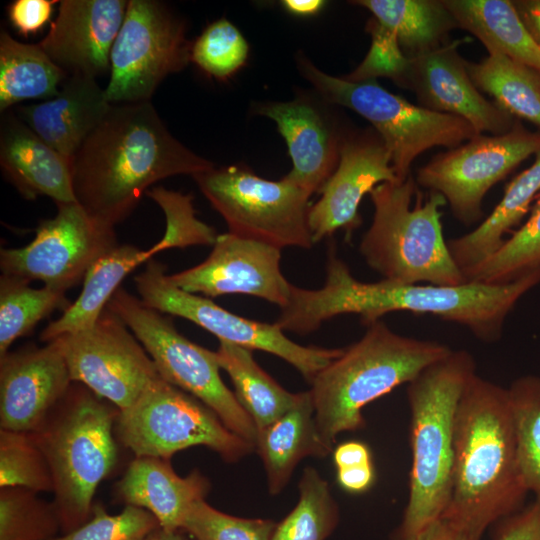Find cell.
I'll return each mask as SVG.
<instances>
[{"instance_id": "6da1fadb", "label": "cell", "mask_w": 540, "mask_h": 540, "mask_svg": "<svg viewBox=\"0 0 540 540\" xmlns=\"http://www.w3.org/2000/svg\"><path fill=\"white\" fill-rule=\"evenodd\" d=\"M326 280L319 289L292 285L288 304L277 322L284 331L306 335L342 314H357L366 327L387 313L431 314L466 327L485 343L498 341L508 314L519 299L540 283V266L500 284L467 281L456 286L362 282L331 246Z\"/></svg>"}, {"instance_id": "7a4b0ae2", "label": "cell", "mask_w": 540, "mask_h": 540, "mask_svg": "<svg viewBox=\"0 0 540 540\" xmlns=\"http://www.w3.org/2000/svg\"><path fill=\"white\" fill-rule=\"evenodd\" d=\"M214 166L170 133L150 101L112 104L71 161L73 192L88 214L115 227L154 183Z\"/></svg>"}, {"instance_id": "3957f363", "label": "cell", "mask_w": 540, "mask_h": 540, "mask_svg": "<svg viewBox=\"0 0 540 540\" xmlns=\"http://www.w3.org/2000/svg\"><path fill=\"white\" fill-rule=\"evenodd\" d=\"M527 494L507 388L476 374L457 408L452 492L441 518L480 540L488 527L521 510Z\"/></svg>"}, {"instance_id": "277c9868", "label": "cell", "mask_w": 540, "mask_h": 540, "mask_svg": "<svg viewBox=\"0 0 540 540\" xmlns=\"http://www.w3.org/2000/svg\"><path fill=\"white\" fill-rule=\"evenodd\" d=\"M475 375L474 357L460 349L429 365L408 383L412 454L409 497L391 540H416L447 509L452 492L457 408Z\"/></svg>"}, {"instance_id": "5b68a950", "label": "cell", "mask_w": 540, "mask_h": 540, "mask_svg": "<svg viewBox=\"0 0 540 540\" xmlns=\"http://www.w3.org/2000/svg\"><path fill=\"white\" fill-rule=\"evenodd\" d=\"M447 345L400 335L378 320L313 379L315 421L333 449L339 434L365 427L362 409L447 356Z\"/></svg>"}, {"instance_id": "8992f818", "label": "cell", "mask_w": 540, "mask_h": 540, "mask_svg": "<svg viewBox=\"0 0 540 540\" xmlns=\"http://www.w3.org/2000/svg\"><path fill=\"white\" fill-rule=\"evenodd\" d=\"M119 409L73 382L41 427L32 432L53 479V503L61 532L84 524L98 485L117 463L114 428Z\"/></svg>"}, {"instance_id": "52a82bcc", "label": "cell", "mask_w": 540, "mask_h": 540, "mask_svg": "<svg viewBox=\"0 0 540 540\" xmlns=\"http://www.w3.org/2000/svg\"><path fill=\"white\" fill-rule=\"evenodd\" d=\"M369 195L373 219L359 251L383 280L440 286L467 282L444 239L441 207L447 202L441 194L429 191L422 201L410 174L377 185Z\"/></svg>"}, {"instance_id": "ba28073f", "label": "cell", "mask_w": 540, "mask_h": 540, "mask_svg": "<svg viewBox=\"0 0 540 540\" xmlns=\"http://www.w3.org/2000/svg\"><path fill=\"white\" fill-rule=\"evenodd\" d=\"M301 75L327 102L365 118L386 145L398 180L410 175L413 161L435 146L455 148L477 135L465 119L417 106L379 85L353 82L323 72L305 55L296 58Z\"/></svg>"}, {"instance_id": "9c48e42d", "label": "cell", "mask_w": 540, "mask_h": 540, "mask_svg": "<svg viewBox=\"0 0 540 540\" xmlns=\"http://www.w3.org/2000/svg\"><path fill=\"white\" fill-rule=\"evenodd\" d=\"M132 331L162 379L212 409L235 434L256 448L257 428L220 376L216 352L185 336L164 314L119 288L106 307Z\"/></svg>"}, {"instance_id": "30bf717a", "label": "cell", "mask_w": 540, "mask_h": 540, "mask_svg": "<svg viewBox=\"0 0 540 540\" xmlns=\"http://www.w3.org/2000/svg\"><path fill=\"white\" fill-rule=\"evenodd\" d=\"M192 177L229 233L280 249H310L314 244L308 223L311 194L286 176L268 180L235 164Z\"/></svg>"}, {"instance_id": "8fae6325", "label": "cell", "mask_w": 540, "mask_h": 540, "mask_svg": "<svg viewBox=\"0 0 540 540\" xmlns=\"http://www.w3.org/2000/svg\"><path fill=\"white\" fill-rule=\"evenodd\" d=\"M115 431L135 457L170 459L181 450L205 446L232 463L255 449L202 401L161 377L119 411Z\"/></svg>"}, {"instance_id": "7c38bea8", "label": "cell", "mask_w": 540, "mask_h": 540, "mask_svg": "<svg viewBox=\"0 0 540 540\" xmlns=\"http://www.w3.org/2000/svg\"><path fill=\"white\" fill-rule=\"evenodd\" d=\"M167 275L166 266L152 258L135 276V287L144 305L162 314L187 319L215 335L219 341L273 354L296 368L309 383L343 352L339 348L297 344L276 323L236 315L206 297L178 288Z\"/></svg>"}, {"instance_id": "4fadbf2b", "label": "cell", "mask_w": 540, "mask_h": 540, "mask_svg": "<svg viewBox=\"0 0 540 540\" xmlns=\"http://www.w3.org/2000/svg\"><path fill=\"white\" fill-rule=\"evenodd\" d=\"M185 22L163 2L129 0L110 54L111 104L150 101L159 84L191 61Z\"/></svg>"}, {"instance_id": "5bb4252c", "label": "cell", "mask_w": 540, "mask_h": 540, "mask_svg": "<svg viewBox=\"0 0 540 540\" xmlns=\"http://www.w3.org/2000/svg\"><path fill=\"white\" fill-rule=\"evenodd\" d=\"M540 152V132L518 120L500 135L477 134L463 144L435 155L420 167L416 183L441 194L454 217L465 225L483 217L485 194L521 162Z\"/></svg>"}, {"instance_id": "9a60e30c", "label": "cell", "mask_w": 540, "mask_h": 540, "mask_svg": "<svg viewBox=\"0 0 540 540\" xmlns=\"http://www.w3.org/2000/svg\"><path fill=\"white\" fill-rule=\"evenodd\" d=\"M56 206V215L38 224L31 242L18 248H1L3 275L41 281L44 286L66 292L119 244L115 227L92 217L77 202Z\"/></svg>"}, {"instance_id": "2e32d148", "label": "cell", "mask_w": 540, "mask_h": 540, "mask_svg": "<svg viewBox=\"0 0 540 540\" xmlns=\"http://www.w3.org/2000/svg\"><path fill=\"white\" fill-rule=\"evenodd\" d=\"M52 341L60 349L72 381L120 411L161 377L136 336L107 308L92 327Z\"/></svg>"}, {"instance_id": "e0dca14e", "label": "cell", "mask_w": 540, "mask_h": 540, "mask_svg": "<svg viewBox=\"0 0 540 540\" xmlns=\"http://www.w3.org/2000/svg\"><path fill=\"white\" fill-rule=\"evenodd\" d=\"M280 262V248L227 232L218 235L203 262L167 278L189 293L250 295L281 309L289 302L293 284L282 274Z\"/></svg>"}, {"instance_id": "ac0fdd59", "label": "cell", "mask_w": 540, "mask_h": 540, "mask_svg": "<svg viewBox=\"0 0 540 540\" xmlns=\"http://www.w3.org/2000/svg\"><path fill=\"white\" fill-rule=\"evenodd\" d=\"M398 180L390 153L373 128L344 133L338 165L310 206L308 223L314 243L343 230L346 239L362 224V198L377 185Z\"/></svg>"}, {"instance_id": "d6986e66", "label": "cell", "mask_w": 540, "mask_h": 540, "mask_svg": "<svg viewBox=\"0 0 540 540\" xmlns=\"http://www.w3.org/2000/svg\"><path fill=\"white\" fill-rule=\"evenodd\" d=\"M332 104L314 93L299 92L285 102H260L256 114L270 118L287 143L292 170L286 177L311 195L319 192L335 171L346 128Z\"/></svg>"}, {"instance_id": "ffe728a7", "label": "cell", "mask_w": 540, "mask_h": 540, "mask_svg": "<svg viewBox=\"0 0 540 540\" xmlns=\"http://www.w3.org/2000/svg\"><path fill=\"white\" fill-rule=\"evenodd\" d=\"M466 41L446 42L409 58L400 87L413 91L424 108L465 119L478 134H504L516 119L487 100L472 82L466 61L458 53V47Z\"/></svg>"}, {"instance_id": "44dd1931", "label": "cell", "mask_w": 540, "mask_h": 540, "mask_svg": "<svg viewBox=\"0 0 540 540\" xmlns=\"http://www.w3.org/2000/svg\"><path fill=\"white\" fill-rule=\"evenodd\" d=\"M73 383L54 341L0 357V427L35 432Z\"/></svg>"}, {"instance_id": "7402d4cb", "label": "cell", "mask_w": 540, "mask_h": 540, "mask_svg": "<svg viewBox=\"0 0 540 540\" xmlns=\"http://www.w3.org/2000/svg\"><path fill=\"white\" fill-rule=\"evenodd\" d=\"M127 4L126 0H62L38 44L69 76H101L110 69L112 46Z\"/></svg>"}, {"instance_id": "603a6c76", "label": "cell", "mask_w": 540, "mask_h": 540, "mask_svg": "<svg viewBox=\"0 0 540 540\" xmlns=\"http://www.w3.org/2000/svg\"><path fill=\"white\" fill-rule=\"evenodd\" d=\"M0 166L5 178L27 200L46 196L55 204L77 202L70 161L11 110L3 112L0 121Z\"/></svg>"}, {"instance_id": "cb8c5ba5", "label": "cell", "mask_w": 540, "mask_h": 540, "mask_svg": "<svg viewBox=\"0 0 540 540\" xmlns=\"http://www.w3.org/2000/svg\"><path fill=\"white\" fill-rule=\"evenodd\" d=\"M111 106L96 78L76 74L65 80L56 96L18 107L16 114L71 163Z\"/></svg>"}, {"instance_id": "d4e9b609", "label": "cell", "mask_w": 540, "mask_h": 540, "mask_svg": "<svg viewBox=\"0 0 540 540\" xmlns=\"http://www.w3.org/2000/svg\"><path fill=\"white\" fill-rule=\"evenodd\" d=\"M210 488L200 471L181 477L170 459L149 456L135 457L116 485L125 505L149 511L167 531L181 530L191 506L205 500Z\"/></svg>"}, {"instance_id": "484cf974", "label": "cell", "mask_w": 540, "mask_h": 540, "mask_svg": "<svg viewBox=\"0 0 540 540\" xmlns=\"http://www.w3.org/2000/svg\"><path fill=\"white\" fill-rule=\"evenodd\" d=\"M255 449L263 461L271 495L284 489L303 458H323L333 451L318 432L310 390L298 393L286 413L257 432Z\"/></svg>"}, {"instance_id": "4316f807", "label": "cell", "mask_w": 540, "mask_h": 540, "mask_svg": "<svg viewBox=\"0 0 540 540\" xmlns=\"http://www.w3.org/2000/svg\"><path fill=\"white\" fill-rule=\"evenodd\" d=\"M157 253L154 245L142 250L131 244H117L91 266L78 298L42 330L40 339L48 343L61 335L92 327L124 278Z\"/></svg>"}, {"instance_id": "83f0119b", "label": "cell", "mask_w": 540, "mask_h": 540, "mask_svg": "<svg viewBox=\"0 0 540 540\" xmlns=\"http://www.w3.org/2000/svg\"><path fill=\"white\" fill-rule=\"evenodd\" d=\"M535 156L533 164L506 186L500 202L477 228L447 241L463 275L501 246L504 236L519 224L540 193V152Z\"/></svg>"}, {"instance_id": "f1b7e54d", "label": "cell", "mask_w": 540, "mask_h": 540, "mask_svg": "<svg viewBox=\"0 0 540 540\" xmlns=\"http://www.w3.org/2000/svg\"><path fill=\"white\" fill-rule=\"evenodd\" d=\"M462 28L478 38L488 53H500L540 72V48L512 1L442 0Z\"/></svg>"}, {"instance_id": "f546056e", "label": "cell", "mask_w": 540, "mask_h": 540, "mask_svg": "<svg viewBox=\"0 0 540 540\" xmlns=\"http://www.w3.org/2000/svg\"><path fill=\"white\" fill-rule=\"evenodd\" d=\"M69 75L39 44L22 43L0 34V111L26 100H47L59 93Z\"/></svg>"}, {"instance_id": "4dcf8cb0", "label": "cell", "mask_w": 540, "mask_h": 540, "mask_svg": "<svg viewBox=\"0 0 540 540\" xmlns=\"http://www.w3.org/2000/svg\"><path fill=\"white\" fill-rule=\"evenodd\" d=\"M350 3L369 10L392 31L403 53L411 58L444 43L458 25L442 0H357Z\"/></svg>"}, {"instance_id": "1f68e13d", "label": "cell", "mask_w": 540, "mask_h": 540, "mask_svg": "<svg viewBox=\"0 0 540 540\" xmlns=\"http://www.w3.org/2000/svg\"><path fill=\"white\" fill-rule=\"evenodd\" d=\"M218 364L230 377L234 394L254 422L257 432L286 413L298 393L284 389L255 361L252 350L219 341Z\"/></svg>"}, {"instance_id": "d6a6232c", "label": "cell", "mask_w": 540, "mask_h": 540, "mask_svg": "<svg viewBox=\"0 0 540 540\" xmlns=\"http://www.w3.org/2000/svg\"><path fill=\"white\" fill-rule=\"evenodd\" d=\"M480 92L490 95L512 117L540 126V72L500 53H488L477 63L466 61Z\"/></svg>"}, {"instance_id": "836d02e7", "label": "cell", "mask_w": 540, "mask_h": 540, "mask_svg": "<svg viewBox=\"0 0 540 540\" xmlns=\"http://www.w3.org/2000/svg\"><path fill=\"white\" fill-rule=\"evenodd\" d=\"M30 282L0 276V357L20 337L27 335L41 320L71 305L66 292L47 286L33 288Z\"/></svg>"}, {"instance_id": "e575fe53", "label": "cell", "mask_w": 540, "mask_h": 540, "mask_svg": "<svg viewBox=\"0 0 540 540\" xmlns=\"http://www.w3.org/2000/svg\"><path fill=\"white\" fill-rule=\"evenodd\" d=\"M296 506L276 523L270 540H326L339 522L328 482L313 467L303 470Z\"/></svg>"}, {"instance_id": "d590c367", "label": "cell", "mask_w": 540, "mask_h": 540, "mask_svg": "<svg viewBox=\"0 0 540 540\" xmlns=\"http://www.w3.org/2000/svg\"><path fill=\"white\" fill-rule=\"evenodd\" d=\"M507 392L520 473L528 493L540 499V377L521 376Z\"/></svg>"}, {"instance_id": "8d00e7d4", "label": "cell", "mask_w": 540, "mask_h": 540, "mask_svg": "<svg viewBox=\"0 0 540 540\" xmlns=\"http://www.w3.org/2000/svg\"><path fill=\"white\" fill-rule=\"evenodd\" d=\"M540 266V193L528 220L488 258L464 273L466 281L510 282Z\"/></svg>"}, {"instance_id": "74e56055", "label": "cell", "mask_w": 540, "mask_h": 540, "mask_svg": "<svg viewBox=\"0 0 540 540\" xmlns=\"http://www.w3.org/2000/svg\"><path fill=\"white\" fill-rule=\"evenodd\" d=\"M61 531L54 503L22 487H0V540H51Z\"/></svg>"}, {"instance_id": "f35d334b", "label": "cell", "mask_w": 540, "mask_h": 540, "mask_svg": "<svg viewBox=\"0 0 540 540\" xmlns=\"http://www.w3.org/2000/svg\"><path fill=\"white\" fill-rule=\"evenodd\" d=\"M0 487L53 492L48 461L32 432L0 430Z\"/></svg>"}, {"instance_id": "ab89813d", "label": "cell", "mask_w": 540, "mask_h": 540, "mask_svg": "<svg viewBox=\"0 0 540 540\" xmlns=\"http://www.w3.org/2000/svg\"><path fill=\"white\" fill-rule=\"evenodd\" d=\"M249 46L229 20L209 24L191 46V61L207 75L225 81L246 63Z\"/></svg>"}, {"instance_id": "60d3db41", "label": "cell", "mask_w": 540, "mask_h": 540, "mask_svg": "<svg viewBox=\"0 0 540 540\" xmlns=\"http://www.w3.org/2000/svg\"><path fill=\"white\" fill-rule=\"evenodd\" d=\"M146 195L159 205L166 218L165 233L154 244L159 252L170 248L214 245L218 234L213 227L196 217L191 194L157 186L148 190Z\"/></svg>"}, {"instance_id": "b9f144b4", "label": "cell", "mask_w": 540, "mask_h": 540, "mask_svg": "<svg viewBox=\"0 0 540 540\" xmlns=\"http://www.w3.org/2000/svg\"><path fill=\"white\" fill-rule=\"evenodd\" d=\"M275 525L269 519L232 516L200 500L187 512L181 529L195 540H270Z\"/></svg>"}, {"instance_id": "7bdbcfd3", "label": "cell", "mask_w": 540, "mask_h": 540, "mask_svg": "<svg viewBox=\"0 0 540 540\" xmlns=\"http://www.w3.org/2000/svg\"><path fill=\"white\" fill-rule=\"evenodd\" d=\"M159 527L155 516L145 509L125 505L120 513L111 515L96 503L84 524L51 540H144Z\"/></svg>"}, {"instance_id": "ee69618b", "label": "cell", "mask_w": 540, "mask_h": 540, "mask_svg": "<svg viewBox=\"0 0 540 540\" xmlns=\"http://www.w3.org/2000/svg\"><path fill=\"white\" fill-rule=\"evenodd\" d=\"M366 31L371 35L370 49L363 61L344 79L353 82L376 80L385 77L400 86L409 65L396 35L376 19L367 22Z\"/></svg>"}, {"instance_id": "f6af8a7d", "label": "cell", "mask_w": 540, "mask_h": 540, "mask_svg": "<svg viewBox=\"0 0 540 540\" xmlns=\"http://www.w3.org/2000/svg\"><path fill=\"white\" fill-rule=\"evenodd\" d=\"M492 540H540V499L492 526Z\"/></svg>"}, {"instance_id": "bcb514c9", "label": "cell", "mask_w": 540, "mask_h": 540, "mask_svg": "<svg viewBox=\"0 0 540 540\" xmlns=\"http://www.w3.org/2000/svg\"><path fill=\"white\" fill-rule=\"evenodd\" d=\"M56 0H15L7 7L12 26L25 37L40 31L50 20Z\"/></svg>"}, {"instance_id": "7dc6e473", "label": "cell", "mask_w": 540, "mask_h": 540, "mask_svg": "<svg viewBox=\"0 0 540 540\" xmlns=\"http://www.w3.org/2000/svg\"><path fill=\"white\" fill-rule=\"evenodd\" d=\"M337 483L348 493L361 494L374 484L376 472L373 463L337 469Z\"/></svg>"}, {"instance_id": "c3c4849f", "label": "cell", "mask_w": 540, "mask_h": 540, "mask_svg": "<svg viewBox=\"0 0 540 540\" xmlns=\"http://www.w3.org/2000/svg\"><path fill=\"white\" fill-rule=\"evenodd\" d=\"M333 461L337 469L373 463L367 444L360 441H347L336 446Z\"/></svg>"}, {"instance_id": "681fc988", "label": "cell", "mask_w": 540, "mask_h": 540, "mask_svg": "<svg viewBox=\"0 0 540 540\" xmlns=\"http://www.w3.org/2000/svg\"><path fill=\"white\" fill-rule=\"evenodd\" d=\"M512 2L532 39L540 48V0H514Z\"/></svg>"}, {"instance_id": "f907efd6", "label": "cell", "mask_w": 540, "mask_h": 540, "mask_svg": "<svg viewBox=\"0 0 540 540\" xmlns=\"http://www.w3.org/2000/svg\"><path fill=\"white\" fill-rule=\"evenodd\" d=\"M416 540H479L440 518L428 526Z\"/></svg>"}, {"instance_id": "816d5d0a", "label": "cell", "mask_w": 540, "mask_h": 540, "mask_svg": "<svg viewBox=\"0 0 540 540\" xmlns=\"http://www.w3.org/2000/svg\"><path fill=\"white\" fill-rule=\"evenodd\" d=\"M281 3L286 11L298 16L316 15L326 4L323 0H283Z\"/></svg>"}, {"instance_id": "f5cc1de1", "label": "cell", "mask_w": 540, "mask_h": 540, "mask_svg": "<svg viewBox=\"0 0 540 540\" xmlns=\"http://www.w3.org/2000/svg\"><path fill=\"white\" fill-rule=\"evenodd\" d=\"M144 540H195L177 531H167L161 527L151 532Z\"/></svg>"}]
</instances>
